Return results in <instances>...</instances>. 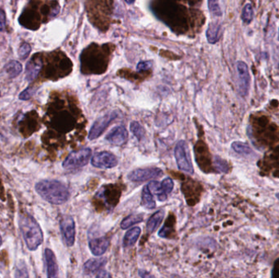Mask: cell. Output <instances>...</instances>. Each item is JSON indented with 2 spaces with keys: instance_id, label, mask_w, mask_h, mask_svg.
<instances>
[{
  "instance_id": "cell-36",
  "label": "cell",
  "mask_w": 279,
  "mask_h": 278,
  "mask_svg": "<svg viewBox=\"0 0 279 278\" xmlns=\"http://www.w3.org/2000/svg\"><path fill=\"white\" fill-rule=\"evenodd\" d=\"M2 243H3V240H2V236H1V235H0V246H1Z\"/></svg>"
},
{
  "instance_id": "cell-27",
  "label": "cell",
  "mask_w": 279,
  "mask_h": 278,
  "mask_svg": "<svg viewBox=\"0 0 279 278\" xmlns=\"http://www.w3.org/2000/svg\"><path fill=\"white\" fill-rule=\"evenodd\" d=\"M36 88L34 86H29L27 88L24 90L19 95V99L21 101H27L30 100L35 94Z\"/></svg>"
},
{
  "instance_id": "cell-12",
  "label": "cell",
  "mask_w": 279,
  "mask_h": 278,
  "mask_svg": "<svg viewBox=\"0 0 279 278\" xmlns=\"http://www.w3.org/2000/svg\"><path fill=\"white\" fill-rule=\"evenodd\" d=\"M44 258L47 266V278H57L58 276V265L53 251L50 249H46L44 251Z\"/></svg>"
},
{
  "instance_id": "cell-18",
  "label": "cell",
  "mask_w": 279,
  "mask_h": 278,
  "mask_svg": "<svg viewBox=\"0 0 279 278\" xmlns=\"http://www.w3.org/2000/svg\"><path fill=\"white\" fill-rule=\"evenodd\" d=\"M141 233V229L138 227H135L133 229H130L124 236V246L129 247V246H133L138 240L139 236Z\"/></svg>"
},
{
  "instance_id": "cell-23",
  "label": "cell",
  "mask_w": 279,
  "mask_h": 278,
  "mask_svg": "<svg viewBox=\"0 0 279 278\" xmlns=\"http://www.w3.org/2000/svg\"><path fill=\"white\" fill-rule=\"evenodd\" d=\"M231 147L236 153L242 154V155H249L252 153V149L250 148V146L247 144L242 143L239 141L234 142Z\"/></svg>"
},
{
  "instance_id": "cell-30",
  "label": "cell",
  "mask_w": 279,
  "mask_h": 278,
  "mask_svg": "<svg viewBox=\"0 0 279 278\" xmlns=\"http://www.w3.org/2000/svg\"><path fill=\"white\" fill-rule=\"evenodd\" d=\"M15 277L16 278H29L27 268H26L25 263L19 264L18 266V268L16 271Z\"/></svg>"
},
{
  "instance_id": "cell-24",
  "label": "cell",
  "mask_w": 279,
  "mask_h": 278,
  "mask_svg": "<svg viewBox=\"0 0 279 278\" xmlns=\"http://www.w3.org/2000/svg\"><path fill=\"white\" fill-rule=\"evenodd\" d=\"M253 18H254V13L252 5L251 3H247L242 9V20L246 24H250L253 20Z\"/></svg>"
},
{
  "instance_id": "cell-21",
  "label": "cell",
  "mask_w": 279,
  "mask_h": 278,
  "mask_svg": "<svg viewBox=\"0 0 279 278\" xmlns=\"http://www.w3.org/2000/svg\"><path fill=\"white\" fill-rule=\"evenodd\" d=\"M223 0H208V8L213 17L220 18L223 15Z\"/></svg>"
},
{
  "instance_id": "cell-20",
  "label": "cell",
  "mask_w": 279,
  "mask_h": 278,
  "mask_svg": "<svg viewBox=\"0 0 279 278\" xmlns=\"http://www.w3.org/2000/svg\"><path fill=\"white\" fill-rule=\"evenodd\" d=\"M142 205L147 209L152 210L156 207V203L153 200V194L151 193L147 185L145 186L142 191Z\"/></svg>"
},
{
  "instance_id": "cell-35",
  "label": "cell",
  "mask_w": 279,
  "mask_h": 278,
  "mask_svg": "<svg viewBox=\"0 0 279 278\" xmlns=\"http://www.w3.org/2000/svg\"><path fill=\"white\" fill-rule=\"evenodd\" d=\"M136 0H125V2L127 3H129V4H131V3H133Z\"/></svg>"
},
{
  "instance_id": "cell-31",
  "label": "cell",
  "mask_w": 279,
  "mask_h": 278,
  "mask_svg": "<svg viewBox=\"0 0 279 278\" xmlns=\"http://www.w3.org/2000/svg\"><path fill=\"white\" fill-rule=\"evenodd\" d=\"M6 28L5 13L0 9V31H4Z\"/></svg>"
},
{
  "instance_id": "cell-4",
  "label": "cell",
  "mask_w": 279,
  "mask_h": 278,
  "mask_svg": "<svg viewBox=\"0 0 279 278\" xmlns=\"http://www.w3.org/2000/svg\"><path fill=\"white\" fill-rule=\"evenodd\" d=\"M91 150L89 148L82 149L69 153L63 162V168L66 170H74L86 166L91 158Z\"/></svg>"
},
{
  "instance_id": "cell-9",
  "label": "cell",
  "mask_w": 279,
  "mask_h": 278,
  "mask_svg": "<svg viewBox=\"0 0 279 278\" xmlns=\"http://www.w3.org/2000/svg\"><path fill=\"white\" fill-rule=\"evenodd\" d=\"M237 71L238 75V90L241 96H246L248 93L250 87L249 69L247 64L243 62H237Z\"/></svg>"
},
{
  "instance_id": "cell-38",
  "label": "cell",
  "mask_w": 279,
  "mask_h": 278,
  "mask_svg": "<svg viewBox=\"0 0 279 278\" xmlns=\"http://www.w3.org/2000/svg\"><path fill=\"white\" fill-rule=\"evenodd\" d=\"M13 1H14V2H16V1H17V0H13Z\"/></svg>"
},
{
  "instance_id": "cell-32",
  "label": "cell",
  "mask_w": 279,
  "mask_h": 278,
  "mask_svg": "<svg viewBox=\"0 0 279 278\" xmlns=\"http://www.w3.org/2000/svg\"><path fill=\"white\" fill-rule=\"evenodd\" d=\"M150 62H143L139 63L138 65H137V69H138V70H146V69H150Z\"/></svg>"
},
{
  "instance_id": "cell-14",
  "label": "cell",
  "mask_w": 279,
  "mask_h": 278,
  "mask_svg": "<svg viewBox=\"0 0 279 278\" xmlns=\"http://www.w3.org/2000/svg\"><path fill=\"white\" fill-rule=\"evenodd\" d=\"M222 35V25L219 21L211 23L207 30V39L208 42L214 44L220 40Z\"/></svg>"
},
{
  "instance_id": "cell-7",
  "label": "cell",
  "mask_w": 279,
  "mask_h": 278,
  "mask_svg": "<svg viewBox=\"0 0 279 278\" xmlns=\"http://www.w3.org/2000/svg\"><path fill=\"white\" fill-rule=\"evenodd\" d=\"M119 163L116 156L109 152H101L91 158V165L102 169H110Z\"/></svg>"
},
{
  "instance_id": "cell-6",
  "label": "cell",
  "mask_w": 279,
  "mask_h": 278,
  "mask_svg": "<svg viewBox=\"0 0 279 278\" xmlns=\"http://www.w3.org/2000/svg\"><path fill=\"white\" fill-rule=\"evenodd\" d=\"M60 229L62 238L67 246H72L75 241V223L71 216L65 215L61 219Z\"/></svg>"
},
{
  "instance_id": "cell-1",
  "label": "cell",
  "mask_w": 279,
  "mask_h": 278,
  "mask_svg": "<svg viewBox=\"0 0 279 278\" xmlns=\"http://www.w3.org/2000/svg\"><path fill=\"white\" fill-rule=\"evenodd\" d=\"M35 190L40 197L51 204L62 205L69 198L66 185L58 180H41L35 185Z\"/></svg>"
},
{
  "instance_id": "cell-3",
  "label": "cell",
  "mask_w": 279,
  "mask_h": 278,
  "mask_svg": "<svg viewBox=\"0 0 279 278\" xmlns=\"http://www.w3.org/2000/svg\"><path fill=\"white\" fill-rule=\"evenodd\" d=\"M175 158L178 168L180 171L190 174H193L194 172L193 164L191 162L189 146L185 141H179L175 146Z\"/></svg>"
},
{
  "instance_id": "cell-15",
  "label": "cell",
  "mask_w": 279,
  "mask_h": 278,
  "mask_svg": "<svg viewBox=\"0 0 279 278\" xmlns=\"http://www.w3.org/2000/svg\"><path fill=\"white\" fill-rule=\"evenodd\" d=\"M107 259L105 258H91L86 261L84 263V271L86 274H91V273L98 272L103 266L107 263Z\"/></svg>"
},
{
  "instance_id": "cell-28",
  "label": "cell",
  "mask_w": 279,
  "mask_h": 278,
  "mask_svg": "<svg viewBox=\"0 0 279 278\" xmlns=\"http://www.w3.org/2000/svg\"><path fill=\"white\" fill-rule=\"evenodd\" d=\"M30 51H31V47L30 44L24 43L23 44L21 45L20 48H19V57H21V59H26L28 56L30 55Z\"/></svg>"
},
{
  "instance_id": "cell-19",
  "label": "cell",
  "mask_w": 279,
  "mask_h": 278,
  "mask_svg": "<svg viewBox=\"0 0 279 278\" xmlns=\"http://www.w3.org/2000/svg\"><path fill=\"white\" fill-rule=\"evenodd\" d=\"M6 73L8 74V76L13 79L18 76L22 71V65L21 63L16 61L10 62L5 65Z\"/></svg>"
},
{
  "instance_id": "cell-13",
  "label": "cell",
  "mask_w": 279,
  "mask_h": 278,
  "mask_svg": "<svg viewBox=\"0 0 279 278\" xmlns=\"http://www.w3.org/2000/svg\"><path fill=\"white\" fill-rule=\"evenodd\" d=\"M109 245V240L107 236L92 239L89 241V248L91 253L96 256H101L107 251Z\"/></svg>"
},
{
  "instance_id": "cell-16",
  "label": "cell",
  "mask_w": 279,
  "mask_h": 278,
  "mask_svg": "<svg viewBox=\"0 0 279 278\" xmlns=\"http://www.w3.org/2000/svg\"><path fill=\"white\" fill-rule=\"evenodd\" d=\"M164 215H165V212L163 210H160V211L155 212L150 218L148 222H147V225H146L148 233H153L156 229H158L161 223L163 221Z\"/></svg>"
},
{
  "instance_id": "cell-22",
  "label": "cell",
  "mask_w": 279,
  "mask_h": 278,
  "mask_svg": "<svg viewBox=\"0 0 279 278\" xmlns=\"http://www.w3.org/2000/svg\"><path fill=\"white\" fill-rule=\"evenodd\" d=\"M143 214H130L129 216L126 217V218L122 221L121 229H129V228L132 226V225H135V224H138L140 222L143 221Z\"/></svg>"
},
{
  "instance_id": "cell-26",
  "label": "cell",
  "mask_w": 279,
  "mask_h": 278,
  "mask_svg": "<svg viewBox=\"0 0 279 278\" xmlns=\"http://www.w3.org/2000/svg\"><path fill=\"white\" fill-rule=\"evenodd\" d=\"M214 164L218 171L223 173H227L229 171V164L227 162L218 156H215L214 158Z\"/></svg>"
},
{
  "instance_id": "cell-17",
  "label": "cell",
  "mask_w": 279,
  "mask_h": 278,
  "mask_svg": "<svg viewBox=\"0 0 279 278\" xmlns=\"http://www.w3.org/2000/svg\"><path fill=\"white\" fill-rule=\"evenodd\" d=\"M149 190L150 191L151 193L156 195L158 199L161 202H163L167 199L168 195L166 194L164 190H163L162 183L158 182V181H151L148 185H147Z\"/></svg>"
},
{
  "instance_id": "cell-37",
  "label": "cell",
  "mask_w": 279,
  "mask_h": 278,
  "mask_svg": "<svg viewBox=\"0 0 279 278\" xmlns=\"http://www.w3.org/2000/svg\"><path fill=\"white\" fill-rule=\"evenodd\" d=\"M276 197H277V198H278V199L279 200V192H278V193H277Z\"/></svg>"
},
{
  "instance_id": "cell-5",
  "label": "cell",
  "mask_w": 279,
  "mask_h": 278,
  "mask_svg": "<svg viewBox=\"0 0 279 278\" xmlns=\"http://www.w3.org/2000/svg\"><path fill=\"white\" fill-rule=\"evenodd\" d=\"M118 117V113L115 111H112L107 113L106 115L102 116L95 121L93 125L91 126V130L89 131V140H95L102 135L106 129L109 127L112 121L114 120Z\"/></svg>"
},
{
  "instance_id": "cell-34",
  "label": "cell",
  "mask_w": 279,
  "mask_h": 278,
  "mask_svg": "<svg viewBox=\"0 0 279 278\" xmlns=\"http://www.w3.org/2000/svg\"><path fill=\"white\" fill-rule=\"evenodd\" d=\"M139 275L142 277V278H146V277H153L151 274H148V273H145V274H144V273H141V272H139Z\"/></svg>"
},
{
  "instance_id": "cell-29",
  "label": "cell",
  "mask_w": 279,
  "mask_h": 278,
  "mask_svg": "<svg viewBox=\"0 0 279 278\" xmlns=\"http://www.w3.org/2000/svg\"><path fill=\"white\" fill-rule=\"evenodd\" d=\"M163 190L165 192L166 194L168 195L172 191L173 187H174V183L171 178H166L162 182Z\"/></svg>"
},
{
  "instance_id": "cell-33",
  "label": "cell",
  "mask_w": 279,
  "mask_h": 278,
  "mask_svg": "<svg viewBox=\"0 0 279 278\" xmlns=\"http://www.w3.org/2000/svg\"><path fill=\"white\" fill-rule=\"evenodd\" d=\"M98 273H99L97 275V278H103V277H105V278H107V277L109 278V277H111V276L109 275V273L106 272V271H99Z\"/></svg>"
},
{
  "instance_id": "cell-2",
  "label": "cell",
  "mask_w": 279,
  "mask_h": 278,
  "mask_svg": "<svg viewBox=\"0 0 279 278\" xmlns=\"http://www.w3.org/2000/svg\"><path fill=\"white\" fill-rule=\"evenodd\" d=\"M20 229L27 248L35 251L43 243V234L40 224L30 214H22L20 218Z\"/></svg>"
},
{
  "instance_id": "cell-11",
  "label": "cell",
  "mask_w": 279,
  "mask_h": 278,
  "mask_svg": "<svg viewBox=\"0 0 279 278\" xmlns=\"http://www.w3.org/2000/svg\"><path fill=\"white\" fill-rule=\"evenodd\" d=\"M43 68V62L41 57L39 55H35L32 59L28 62L26 69H25V79L29 83L34 81L40 74Z\"/></svg>"
},
{
  "instance_id": "cell-8",
  "label": "cell",
  "mask_w": 279,
  "mask_h": 278,
  "mask_svg": "<svg viewBox=\"0 0 279 278\" xmlns=\"http://www.w3.org/2000/svg\"><path fill=\"white\" fill-rule=\"evenodd\" d=\"M163 175V171L157 168H140L131 171L129 175V179L131 181H146L155 179Z\"/></svg>"
},
{
  "instance_id": "cell-25",
  "label": "cell",
  "mask_w": 279,
  "mask_h": 278,
  "mask_svg": "<svg viewBox=\"0 0 279 278\" xmlns=\"http://www.w3.org/2000/svg\"><path fill=\"white\" fill-rule=\"evenodd\" d=\"M131 132L133 133L135 136H136L139 141H141L145 136V130H144L143 127L140 125V123L137 122H132L130 125Z\"/></svg>"
},
{
  "instance_id": "cell-10",
  "label": "cell",
  "mask_w": 279,
  "mask_h": 278,
  "mask_svg": "<svg viewBox=\"0 0 279 278\" xmlns=\"http://www.w3.org/2000/svg\"><path fill=\"white\" fill-rule=\"evenodd\" d=\"M129 136V133L126 128L124 126H118L113 128L108 134H107V141L114 146H122L126 142L127 139Z\"/></svg>"
}]
</instances>
